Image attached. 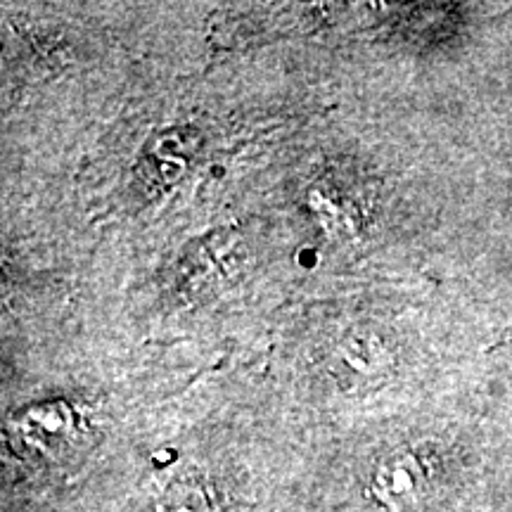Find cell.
<instances>
[{
	"instance_id": "cell-1",
	"label": "cell",
	"mask_w": 512,
	"mask_h": 512,
	"mask_svg": "<svg viewBox=\"0 0 512 512\" xmlns=\"http://www.w3.org/2000/svg\"><path fill=\"white\" fill-rule=\"evenodd\" d=\"M17 432L22 434L24 444L41 453H53L57 448L69 444L74 434V413L64 403L36 406L17 420Z\"/></svg>"
},
{
	"instance_id": "cell-2",
	"label": "cell",
	"mask_w": 512,
	"mask_h": 512,
	"mask_svg": "<svg viewBox=\"0 0 512 512\" xmlns=\"http://www.w3.org/2000/svg\"><path fill=\"white\" fill-rule=\"evenodd\" d=\"M420 482L418 463L413 458H394L377 470L373 491L387 508L401 512L415 503Z\"/></svg>"
}]
</instances>
